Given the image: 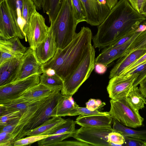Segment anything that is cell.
I'll list each match as a JSON object with an SVG mask.
<instances>
[{
  "label": "cell",
  "mask_w": 146,
  "mask_h": 146,
  "mask_svg": "<svg viewBox=\"0 0 146 146\" xmlns=\"http://www.w3.org/2000/svg\"><path fill=\"white\" fill-rule=\"evenodd\" d=\"M73 133H67L51 135L37 142L39 146H52L56 143L61 142L65 139L72 137Z\"/></svg>",
  "instance_id": "obj_30"
},
{
  "label": "cell",
  "mask_w": 146,
  "mask_h": 146,
  "mask_svg": "<svg viewBox=\"0 0 146 146\" xmlns=\"http://www.w3.org/2000/svg\"><path fill=\"white\" fill-rule=\"evenodd\" d=\"M14 143L11 133L0 132V146H14Z\"/></svg>",
  "instance_id": "obj_40"
},
{
  "label": "cell",
  "mask_w": 146,
  "mask_h": 146,
  "mask_svg": "<svg viewBox=\"0 0 146 146\" xmlns=\"http://www.w3.org/2000/svg\"><path fill=\"white\" fill-rule=\"evenodd\" d=\"M146 53V50H135L118 59L110 71L109 78L119 75L126 68Z\"/></svg>",
  "instance_id": "obj_19"
},
{
  "label": "cell",
  "mask_w": 146,
  "mask_h": 146,
  "mask_svg": "<svg viewBox=\"0 0 146 146\" xmlns=\"http://www.w3.org/2000/svg\"><path fill=\"white\" fill-rule=\"evenodd\" d=\"M110 115L108 112H100L98 110L92 111L86 107L79 106L75 109L70 114V116L77 115Z\"/></svg>",
  "instance_id": "obj_37"
},
{
  "label": "cell",
  "mask_w": 146,
  "mask_h": 146,
  "mask_svg": "<svg viewBox=\"0 0 146 146\" xmlns=\"http://www.w3.org/2000/svg\"><path fill=\"white\" fill-rule=\"evenodd\" d=\"M138 76L137 74L118 75L110 78L107 87L109 98L116 100L126 97Z\"/></svg>",
  "instance_id": "obj_11"
},
{
  "label": "cell",
  "mask_w": 146,
  "mask_h": 146,
  "mask_svg": "<svg viewBox=\"0 0 146 146\" xmlns=\"http://www.w3.org/2000/svg\"><path fill=\"white\" fill-rule=\"evenodd\" d=\"M0 51V65L6 61H7L15 58H16L13 54L7 52Z\"/></svg>",
  "instance_id": "obj_46"
},
{
  "label": "cell",
  "mask_w": 146,
  "mask_h": 146,
  "mask_svg": "<svg viewBox=\"0 0 146 146\" xmlns=\"http://www.w3.org/2000/svg\"><path fill=\"white\" fill-rule=\"evenodd\" d=\"M19 119H17L4 126L0 127V132L4 131L11 133L17 124Z\"/></svg>",
  "instance_id": "obj_45"
},
{
  "label": "cell",
  "mask_w": 146,
  "mask_h": 146,
  "mask_svg": "<svg viewBox=\"0 0 146 146\" xmlns=\"http://www.w3.org/2000/svg\"><path fill=\"white\" fill-rule=\"evenodd\" d=\"M113 129L124 137H129L141 139L146 141V130H136L121 124L117 121L113 119Z\"/></svg>",
  "instance_id": "obj_25"
},
{
  "label": "cell",
  "mask_w": 146,
  "mask_h": 146,
  "mask_svg": "<svg viewBox=\"0 0 146 146\" xmlns=\"http://www.w3.org/2000/svg\"><path fill=\"white\" fill-rule=\"evenodd\" d=\"M19 38L18 37L7 39L0 38V51L11 54L16 58H21L28 48L22 44Z\"/></svg>",
  "instance_id": "obj_21"
},
{
  "label": "cell",
  "mask_w": 146,
  "mask_h": 146,
  "mask_svg": "<svg viewBox=\"0 0 146 146\" xmlns=\"http://www.w3.org/2000/svg\"><path fill=\"white\" fill-rule=\"evenodd\" d=\"M106 103L99 99H90L86 103V107L92 111L98 110L105 105Z\"/></svg>",
  "instance_id": "obj_42"
},
{
  "label": "cell",
  "mask_w": 146,
  "mask_h": 146,
  "mask_svg": "<svg viewBox=\"0 0 146 146\" xmlns=\"http://www.w3.org/2000/svg\"><path fill=\"white\" fill-rule=\"evenodd\" d=\"M107 67L104 64L100 63L95 64V72L98 74H104L107 70Z\"/></svg>",
  "instance_id": "obj_47"
},
{
  "label": "cell",
  "mask_w": 146,
  "mask_h": 146,
  "mask_svg": "<svg viewBox=\"0 0 146 146\" xmlns=\"http://www.w3.org/2000/svg\"><path fill=\"white\" fill-rule=\"evenodd\" d=\"M0 37L3 39L14 37L24 38L7 0H0Z\"/></svg>",
  "instance_id": "obj_9"
},
{
  "label": "cell",
  "mask_w": 146,
  "mask_h": 146,
  "mask_svg": "<svg viewBox=\"0 0 146 146\" xmlns=\"http://www.w3.org/2000/svg\"><path fill=\"white\" fill-rule=\"evenodd\" d=\"M60 93V90H55L44 100L35 116L23 129L15 142L24 138L27 133L40 126L52 117V110Z\"/></svg>",
  "instance_id": "obj_6"
},
{
  "label": "cell",
  "mask_w": 146,
  "mask_h": 146,
  "mask_svg": "<svg viewBox=\"0 0 146 146\" xmlns=\"http://www.w3.org/2000/svg\"><path fill=\"white\" fill-rule=\"evenodd\" d=\"M57 48L52 31L49 27L48 35L45 39L36 47L35 50L36 56L42 64H44L54 56Z\"/></svg>",
  "instance_id": "obj_15"
},
{
  "label": "cell",
  "mask_w": 146,
  "mask_h": 146,
  "mask_svg": "<svg viewBox=\"0 0 146 146\" xmlns=\"http://www.w3.org/2000/svg\"><path fill=\"white\" fill-rule=\"evenodd\" d=\"M47 97L30 106L22 113L17 124L11 133L14 143L16 137L24 127L35 116L42 103Z\"/></svg>",
  "instance_id": "obj_20"
},
{
  "label": "cell",
  "mask_w": 146,
  "mask_h": 146,
  "mask_svg": "<svg viewBox=\"0 0 146 146\" xmlns=\"http://www.w3.org/2000/svg\"><path fill=\"white\" fill-rule=\"evenodd\" d=\"M43 72L42 64L38 60L35 50L29 47L21 58L20 68L15 81L33 74L40 75Z\"/></svg>",
  "instance_id": "obj_13"
},
{
  "label": "cell",
  "mask_w": 146,
  "mask_h": 146,
  "mask_svg": "<svg viewBox=\"0 0 146 146\" xmlns=\"http://www.w3.org/2000/svg\"><path fill=\"white\" fill-rule=\"evenodd\" d=\"M51 135H31L16 141L14 146L27 145L38 142Z\"/></svg>",
  "instance_id": "obj_36"
},
{
  "label": "cell",
  "mask_w": 146,
  "mask_h": 146,
  "mask_svg": "<svg viewBox=\"0 0 146 146\" xmlns=\"http://www.w3.org/2000/svg\"><path fill=\"white\" fill-rule=\"evenodd\" d=\"M40 75H32L0 86V104L18 98L27 90L39 84Z\"/></svg>",
  "instance_id": "obj_8"
},
{
  "label": "cell",
  "mask_w": 146,
  "mask_h": 146,
  "mask_svg": "<svg viewBox=\"0 0 146 146\" xmlns=\"http://www.w3.org/2000/svg\"><path fill=\"white\" fill-rule=\"evenodd\" d=\"M35 5L36 9L39 10L42 7V0H32Z\"/></svg>",
  "instance_id": "obj_49"
},
{
  "label": "cell",
  "mask_w": 146,
  "mask_h": 146,
  "mask_svg": "<svg viewBox=\"0 0 146 146\" xmlns=\"http://www.w3.org/2000/svg\"><path fill=\"white\" fill-rule=\"evenodd\" d=\"M145 17H146V1L143 6L142 12L141 13Z\"/></svg>",
  "instance_id": "obj_52"
},
{
  "label": "cell",
  "mask_w": 146,
  "mask_h": 146,
  "mask_svg": "<svg viewBox=\"0 0 146 146\" xmlns=\"http://www.w3.org/2000/svg\"><path fill=\"white\" fill-rule=\"evenodd\" d=\"M87 17L86 22L92 26H98L104 21L111 9L106 0H81Z\"/></svg>",
  "instance_id": "obj_12"
},
{
  "label": "cell",
  "mask_w": 146,
  "mask_h": 146,
  "mask_svg": "<svg viewBox=\"0 0 146 146\" xmlns=\"http://www.w3.org/2000/svg\"><path fill=\"white\" fill-rule=\"evenodd\" d=\"M14 18L26 41H27V31L22 18L23 0H7Z\"/></svg>",
  "instance_id": "obj_24"
},
{
  "label": "cell",
  "mask_w": 146,
  "mask_h": 146,
  "mask_svg": "<svg viewBox=\"0 0 146 146\" xmlns=\"http://www.w3.org/2000/svg\"><path fill=\"white\" fill-rule=\"evenodd\" d=\"M108 142L113 146H121L124 143V137L120 133L115 131L110 133L108 136Z\"/></svg>",
  "instance_id": "obj_38"
},
{
  "label": "cell",
  "mask_w": 146,
  "mask_h": 146,
  "mask_svg": "<svg viewBox=\"0 0 146 146\" xmlns=\"http://www.w3.org/2000/svg\"><path fill=\"white\" fill-rule=\"evenodd\" d=\"M78 106L72 96L63 95L61 93L52 110V117L70 116L75 109Z\"/></svg>",
  "instance_id": "obj_18"
},
{
  "label": "cell",
  "mask_w": 146,
  "mask_h": 146,
  "mask_svg": "<svg viewBox=\"0 0 146 146\" xmlns=\"http://www.w3.org/2000/svg\"><path fill=\"white\" fill-rule=\"evenodd\" d=\"M49 30L43 16L36 11L30 20L27 37L30 47L35 50L47 36Z\"/></svg>",
  "instance_id": "obj_10"
},
{
  "label": "cell",
  "mask_w": 146,
  "mask_h": 146,
  "mask_svg": "<svg viewBox=\"0 0 146 146\" xmlns=\"http://www.w3.org/2000/svg\"><path fill=\"white\" fill-rule=\"evenodd\" d=\"M78 24L71 0H61L57 17L49 27L55 36L57 48L63 49L72 41L76 33Z\"/></svg>",
  "instance_id": "obj_3"
},
{
  "label": "cell",
  "mask_w": 146,
  "mask_h": 146,
  "mask_svg": "<svg viewBox=\"0 0 146 146\" xmlns=\"http://www.w3.org/2000/svg\"><path fill=\"white\" fill-rule=\"evenodd\" d=\"M133 8L141 13L143 11L146 0H128Z\"/></svg>",
  "instance_id": "obj_44"
},
{
  "label": "cell",
  "mask_w": 146,
  "mask_h": 146,
  "mask_svg": "<svg viewBox=\"0 0 146 146\" xmlns=\"http://www.w3.org/2000/svg\"><path fill=\"white\" fill-rule=\"evenodd\" d=\"M139 35L134 36L121 46L110 48L106 47L103 49L101 53L95 58V64L102 63L107 67L115 60L122 57L131 43Z\"/></svg>",
  "instance_id": "obj_14"
},
{
  "label": "cell",
  "mask_w": 146,
  "mask_h": 146,
  "mask_svg": "<svg viewBox=\"0 0 146 146\" xmlns=\"http://www.w3.org/2000/svg\"><path fill=\"white\" fill-rule=\"evenodd\" d=\"M90 145L79 141H65L53 144L52 146H88Z\"/></svg>",
  "instance_id": "obj_43"
},
{
  "label": "cell",
  "mask_w": 146,
  "mask_h": 146,
  "mask_svg": "<svg viewBox=\"0 0 146 146\" xmlns=\"http://www.w3.org/2000/svg\"><path fill=\"white\" fill-rule=\"evenodd\" d=\"M40 83L53 90H62L63 81L57 74L49 76L43 73L40 76Z\"/></svg>",
  "instance_id": "obj_28"
},
{
  "label": "cell",
  "mask_w": 146,
  "mask_h": 146,
  "mask_svg": "<svg viewBox=\"0 0 146 146\" xmlns=\"http://www.w3.org/2000/svg\"><path fill=\"white\" fill-rule=\"evenodd\" d=\"M111 106L109 112L113 119L122 125L136 128L142 126L144 118L127 101L126 97L110 101Z\"/></svg>",
  "instance_id": "obj_5"
},
{
  "label": "cell",
  "mask_w": 146,
  "mask_h": 146,
  "mask_svg": "<svg viewBox=\"0 0 146 146\" xmlns=\"http://www.w3.org/2000/svg\"><path fill=\"white\" fill-rule=\"evenodd\" d=\"M146 18L135 10L128 0H119L92 36L93 46L99 50L126 34L137 29Z\"/></svg>",
  "instance_id": "obj_1"
},
{
  "label": "cell",
  "mask_w": 146,
  "mask_h": 146,
  "mask_svg": "<svg viewBox=\"0 0 146 146\" xmlns=\"http://www.w3.org/2000/svg\"><path fill=\"white\" fill-rule=\"evenodd\" d=\"M112 121L110 115H80L75 121L81 127H94L111 126Z\"/></svg>",
  "instance_id": "obj_17"
},
{
  "label": "cell",
  "mask_w": 146,
  "mask_h": 146,
  "mask_svg": "<svg viewBox=\"0 0 146 146\" xmlns=\"http://www.w3.org/2000/svg\"><path fill=\"white\" fill-rule=\"evenodd\" d=\"M139 90L143 95L146 97V77L139 84Z\"/></svg>",
  "instance_id": "obj_48"
},
{
  "label": "cell",
  "mask_w": 146,
  "mask_h": 146,
  "mask_svg": "<svg viewBox=\"0 0 146 146\" xmlns=\"http://www.w3.org/2000/svg\"><path fill=\"white\" fill-rule=\"evenodd\" d=\"M133 74L138 75V76L133 84V87H136L146 77V62L139 66L134 70L122 76H128Z\"/></svg>",
  "instance_id": "obj_35"
},
{
  "label": "cell",
  "mask_w": 146,
  "mask_h": 146,
  "mask_svg": "<svg viewBox=\"0 0 146 146\" xmlns=\"http://www.w3.org/2000/svg\"><path fill=\"white\" fill-rule=\"evenodd\" d=\"M106 3L111 10L117 2V0H106Z\"/></svg>",
  "instance_id": "obj_50"
},
{
  "label": "cell",
  "mask_w": 146,
  "mask_h": 146,
  "mask_svg": "<svg viewBox=\"0 0 146 146\" xmlns=\"http://www.w3.org/2000/svg\"><path fill=\"white\" fill-rule=\"evenodd\" d=\"M146 62V53L139 59L126 68L119 75L123 76L133 71L139 66Z\"/></svg>",
  "instance_id": "obj_39"
},
{
  "label": "cell",
  "mask_w": 146,
  "mask_h": 146,
  "mask_svg": "<svg viewBox=\"0 0 146 146\" xmlns=\"http://www.w3.org/2000/svg\"><path fill=\"white\" fill-rule=\"evenodd\" d=\"M92 36L89 27H82L68 45L62 49L57 48L54 56L42 64L43 72L50 68L55 71L63 81L68 77L85 58L92 46Z\"/></svg>",
  "instance_id": "obj_2"
},
{
  "label": "cell",
  "mask_w": 146,
  "mask_h": 146,
  "mask_svg": "<svg viewBox=\"0 0 146 146\" xmlns=\"http://www.w3.org/2000/svg\"><path fill=\"white\" fill-rule=\"evenodd\" d=\"M47 75L49 76H53L56 74L55 71L52 68H48L44 72Z\"/></svg>",
  "instance_id": "obj_51"
},
{
  "label": "cell",
  "mask_w": 146,
  "mask_h": 146,
  "mask_svg": "<svg viewBox=\"0 0 146 146\" xmlns=\"http://www.w3.org/2000/svg\"><path fill=\"white\" fill-rule=\"evenodd\" d=\"M75 17L78 24L86 21L87 15L84 5L81 0H71Z\"/></svg>",
  "instance_id": "obj_32"
},
{
  "label": "cell",
  "mask_w": 146,
  "mask_h": 146,
  "mask_svg": "<svg viewBox=\"0 0 146 146\" xmlns=\"http://www.w3.org/2000/svg\"><path fill=\"white\" fill-rule=\"evenodd\" d=\"M146 98L137 86H133L126 97V100L131 105L138 111L145 107L146 104Z\"/></svg>",
  "instance_id": "obj_26"
},
{
  "label": "cell",
  "mask_w": 146,
  "mask_h": 146,
  "mask_svg": "<svg viewBox=\"0 0 146 146\" xmlns=\"http://www.w3.org/2000/svg\"><path fill=\"white\" fill-rule=\"evenodd\" d=\"M22 114L20 110H16L0 116V127L4 126L20 117Z\"/></svg>",
  "instance_id": "obj_34"
},
{
  "label": "cell",
  "mask_w": 146,
  "mask_h": 146,
  "mask_svg": "<svg viewBox=\"0 0 146 146\" xmlns=\"http://www.w3.org/2000/svg\"><path fill=\"white\" fill-rule=\"evenodd\" d=\"M75 121L68 118L59 126L54 131L51 132L49 135L60 134L65 133H74L76 130Z\"/></svg>",
  "instance_id": "obj_33"
},
{
  "label": "cell",
  "mask_w": 146,
  "mask_h": 146,
  "mask_svg": "<svg viewBox=\"0 0 146 146\" xmlns=\"http://www.w3.org/2000/svg\"><path fill=\"white\" fill-rule=\"evenodd\" d=\"M140 49L146 50V29L132 42L124 52L123 56Z\"/></svg>",
  "instance_id": "obj_31"
},
{
  "label": "cell",
  "mask_w": 146,
  "mask_h": 146,
  "mask_svg": "<svg viewBox=\"0 0 146 146\" xmlns=\"http://www.w3.org/2000/svg\"><path fill=\"white\" fill-rule=\"evenodd\" d=\"M55 91L39 83L26 90L17 98L26 100L40 99L50 96Z\"/></svg>",
  "instance_id": "obj_23"
},
{
  "label": "cell",
  "mask_w": 146,
  "mask_h": 146,
  "mask_svg": "<svg viewBox=\"0 0 146 146\" xmlns=\"http://www.w3.org/2000/svg\"><path fill=\"white\" fill-rule=\"evenodd\" d=\"M61 0H42V7L44 13L49 17V22H53L60 10Z\"/></svg>",
  "instance_id": "obj_27"
},
{
  "label": "cell",
  "mask_w": 146,
  "mask_h": 146,
  "mask_svg": "<svg viewBox=\"0 0 146 146\" xmlns=\"http://www.w3.org/2000/svg\"><path fill=\"white\" fill-rule=\"evenodd\" d=\"M21 58H11L0 65V86L15 81L20 68Z\"/></svg>",
  "instance_id": "obj_16"
},
{
  "label": "cell",
  "mask_w": 146,
  "mask_h": 146,
  "mask_svg": "<svg viewBox=\"0 0 146 146\" xmlns=\"http://www.w3.org/2000/svg\"><path fill=\"white\" fill-rule=\"evenodd\" d=\"M95 51L92 46L86 56L70 76L63 80L60 91L63 95L72 96L88 78L95 65Z\"/></svg>",
  "instance_id": "obj_4"
},
{
  "label": "cell",
  "mask_w": 146,
  "mask_h": 146,
  "mask_svg": "<svg viewBox=\"0 0 146 146\" xmlns=\"http://www.w3.org/2000/svg\"><path fill=\"white\" fill-rule=\"evenodd\" d=\"M115 131L111 126L81 127L76 129L72 137L78 141L94 146H113L108 141L109 134Z\"/></svg>",
  "instance_id": "obj_7"
},
{
  "label": "cell",
  "mask_w": 146,
  "mask_h": 146,
  "mask_svg": "<svg viewBox=\"0 0 146 146\" xmlns=\"http://www.w3.org/2000/svg\"><path fill=\"white\" fill-rule=\"evenodd\" d=\"M36 10V7L32 0H23L22 18L25 23L27 34L31 17Z\"/></svg>",
  "instance_id": "obj_29"
},
{
  "label": "cell",
  "mask_w": 146,
  "mask_h": 146,
  "mask_svg": "<svg viewBox=\"0 0 146 146\" xmlns=\"http://www.w3.org/2000/svg\"><path fill=\"white\" fill-rule=\"evenodd\" d=\"M125 141L122 146H146V141L129 137H124Z\"/></svg>",
  "instance_id": "obj_41"
},
{
  "label": "cell",
  "mask_w": 146,
  "mask_h": 146,
  "mask_svg": "<svg viewBox=\"0 0 146 146\" xmlns=\"http://www.w3.org/2000/svg\"><path fill=\"white\" fill-rule=\"evenodd\" d=\"M66 120V119L61 117H52L40 126L27 133L26 135H49L51 132Z\"/></svg>",
  "instance_id": "obj_22"
}]
</instances>
